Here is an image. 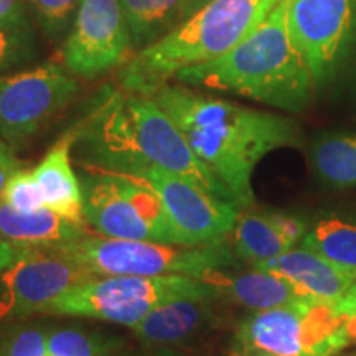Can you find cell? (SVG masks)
Returning <instances> with one entry per match:
<instances>
[{
  "label": "cell",
  "mask_w": 356,
  "mask_h": 356,
  "mask_svg": "<svg viewBox=\"0 0 356 356\" xmlns=\"http://www.w3.org/2000/svg\"><path fill=\"white\" fill-rule=\"evenodd\" d=\"M150 97L170 115L241 211L256 204L252 175L261 160L274 150L304 144L300 127L286 115L203 95L185 84L168 83Z\"/></svg>",
  "instance_id": "obj_1"
},
{
  "label": "cell",
  "mask_w": 356,
  "mask_h": 356,
  "mask_svg": "<svg viewBox=\"0 0 356 356\" xmlns=\"http://www.w3.org/2000/svg\"><path fill=\"white\" fill-rule=\"evenodd\" d=\"M88 170L137 175L157 165L234 203L233 197L193 152L188 140L154 97L108 89L81 122L74 142Z\"/></svg>",
  "instance_id": "obj_2"
},
{
  "label": "cell",
  "mask_w": 356,
  "mask_h": 356,
  "mask_svg": "<svg viewBox=\"0 0 356 356\" xmlns=\"http://www.w3.org/2000/svg\"><path fill=\"white\" fill-rule=\"evenodd\" d=\"M190 88L228 91L286 113L309 108L315 84L291 37L286 0L233 50L178 71L173 78Z\"/></svg>",
  "instance_id": "obj_3"
},
{
  "label": "cell",
  "mask_w": 356,
  "mask_h": 356,
  "mask_svg": "<svg viewBox=\"0 0 356 356\" xmlns=\"http://www.w3.org/2000/svg\"><path fill=\"white\" fill-rule=\"evenodd\" d=\"M280 0H208L159 42L134 53L119 70L126 92L154 96L178 71L216 60L259 26Z\"/></svg>",
  "instance_id": "obj_4"
},
{
  "label": "cell",
  "mask_w": 356,
  "mask_h": 356,
  "mask_svg": "<svg viewBox=\"0 0 356 356\" xmlns=\"http://www.w3.org/2000/svg\"><path fill=\"white\" fill-rule=\"evenodd\" d=\"M96 275H190L203 279L213 270L238 266L229 238L216 243L184 246L132 241L86 234L58 249Z\"/></svg>",
  "instance_id": "obj_5"
},
{
  "label": "cell",
  "mask_w": 356,
  "mask_h": 356,
  "mask_svg": "<svg viewBox=\"0 0 356 356\" xmlns=\"http://www.w3.org/2000/svg\"><path fill=\"white\" fill-rule=\"evenodd\" d=\"M177 299H213L215 292L190 275H97L51 300L40 315L95 318L132 328L155 307Z\"/></svg>",
  "instance_id": "obj_6"
},
{
  "label": "cell",
  "mask_w": 356,
  "mask_h": 356,
  "mask_svg": "<svg viewBox=\"0 0 356 356\" xmlns=\"http://www.w3.org/2000/svg\"><path fill=\"white\" fill-rule=\"evenodd\" d=\"M335 305L300 297L291 304L251 312L234 333V356H337L351 343Z\"/></svg>",
  "instance_id": "obj_7"
},
{
  "label": "cell",
  "mask_w": 356,
  "mask_h": 356,
  "mask_svg": "<svg viewBox=\"0 0 356 356\" xmlns=\"http://www.w3.org/2000/svg\"><path fill=\"white\" fill-rule=\"evenodd\" d=\"M79 181L84 220L99 236L184 244L155 191L139 178L88 170Z\"/></svg>",
  "instance_id": "obj_8"
},
{
  "label": "cell",
  "mask_w": 356,
  "mask_h": 356,
  "mask_svg": "<svg viewBox=\"0 0 356 356\" xmlns=\"http://www.w3.org/2000/svg\"><path fill=\"white\" fill-rule=\"evenodd\" d=\"M78 92L76 76L56 63L0 74V137L24 150Z\"/></svg>",
  "instance_id": "obj_9"
},
{
  "label": "cell",
  "mask_w": 356,
  "mask_h": 356,
  "mask_svg": "<svg viewBox=\"0 0 356 356\" xmlns=\"http://www.w3.org/2000/svg\"><path fill=\"white\" fill-rule=\"evenodd\" d=\"M291 37L315 88L332 81L356 40V0H286Z\"/></svg>",
  "instance_id": "obj_10"
},
{
  "label": "cell",
  "mask_w": 356,
  "mask_h": 356,
  "mask_svg": "<svg viewBox=\"0 0 356 356\" xmlns=\"http://www.w3.org/2000/svg\"><path fill=\"white\" fill-rule=\"evenodd\" d=\"M97 275L63 252L26 249L0 274V320H19L42 310L70 289Z\"/></svg>",
  "instance_id": "obj_11"
},
{
  "label": "cell",
  "mask_w": 356,
  "mask_h": 356,
  "mask_svg": "<svg viewBox=\"0 0 356 356\" xmlns=\"http://www.w3.org/2000/svg\"><path fill=\"white\" fill-rule=\"evenodd\" d=\"M131 32L119 0H81L61 47L63 66L73 76L92 79L126 63Z\"/></svg>",
  "instance_id": "obj_12"
},
{
  "label": "cell",
  "mask_w": 356,
  "mask_h": 356,
  "mask_svg": "<svg viewBox=\"0 0 356 356\" xmlns=\"http://www.w3.org/2000/svg\"><path fill=\"white\" fill-rule=\"evenodd\" d=\"M131 177L139 178L155 191L185 246L229 238L241 213L236 204L208 193L162 167L150 165Z\"/></svg>",
  "instance_id": "obj_13"
},
{
  "label": "cell",
  "mask_w": 356,
  "mask_h": 356,
  "mask_svg": "<svg viewBox=\"0 0 356 356\" xmlns=\"http://www.w3.org/2000/svg\"><path fill=\"white\" fill-rule=\"evenodd\" d=\"M307 225L300 218L282 211L239 213L229 243L238 259L248 266L274 259L289 249L299 246L307 233Z\"/></svg>",
  "instance_id": "obj_14"
},
{
  "label": "cell",
  "mask_w": 356,
  "mask_h": 356,
  "mask_svg": "<svg viewBox=\"0 0 356 356\" xmlns=\"http://www.w3.org/2000/svg\"><path fill=\"white\" fill-rule=\"evenodd\" d=\"M251 267L282 275L299 289L304 297L330 305H337L356 282L355 270L343 269L302 246L289 249L274 259Z\"/></svg>",
  "instance_id": "obj_15"
},
{
  "label": "cell",
  "mask_w": 356,
  "mask_h": 356,
  "mask_svg": "<svg viewBox=\"0 0 356 356\" xmlns=\"http://www.w3.org/2000/svg\"><path fill=\"white\" fill-rule=\"evenodd\" d=\"M202 280L213 289L216 300H228L251 312L274 309L304 297L282 275L251 266L249 269L233 266L213 270Z\"/></svg>",
  "instance_id": "obj_16"
},
{
  "label": "cell",
  "mask_w": 356,
  "mask_h": 356,
  "mask_svg": "<svg viewBox=\"0 0 356 356\" xmlns=\"http://www.w3.org/2000/svg\"><path fill=\"white\" fill-rule=\"evenodd\" d=\"M213 299H177L163 302L132 327L145 346L172 348L202 333L215 318Z\"/></svg>",
  "instance_id": "obj_17"
},
{
  "label": "cell",
  "mask_w": 356,
  "mask_h": 356,
  "mask_svg": "<svg viewBox=\"0 0 356 356\" xmlns=\"http://www.w3.org/2000/svg\"><path fill=\"white\" fill-rule=\"evenodd\" d=\"M76 139L78 124L68 129L51 145V149L33 168V177L42 188L44 208H50L66 220L88 225L83 211L81 181L71 165V150Z\"/></svg>",
  "instance_id": "obj_18"
},
{
  "label": "cell",
  "mask_w": 356,
  "mask_h": 356,
  "mask_svg": "<svg viewBox=\"0 0 356 356\" xmlns=\"http://www.w3.org/2000/svg\"><path fill=\"white\" fill-rule=\"evenodd\" d=\"M86 234V225L66 220L50 208L19 211L0 202V239L15 246L58 251Z\"/></svg>",
  "instance_id": "obj_19"
},
{
  "label": "cell",
  "mask_w": 356,
  "mask_h": 356,
  "mask_svg": "<svg viewBox=\"0 0 356 356\" xmlns=\"http://www.w3.org/2000/svg\"><path fill=\"white\" fill-rule=\"evenodd\" d=\"M208 0H119L129 32L132 53L159 42L186 19H190Z\"/></svg>",
  "instance_id": "obj_20"
},
{
  "label": "cell",
  "mask_w": 356,
  "mask_h": 356,
  "mask_svg": "<svg viewBox=\"0 0 356 356\" xmlns=\"http://www.w3.org/2000/svg\"><path fill=\"white\" fill-rule=\"evenodd\" d=\"M315 175L333 188H356V132H327L310 145Z\"/></svg>",
  "instance_id": "obj_21"
},
{
  "label": "cell",
  "mask_w": 356,
  "mask_h": 356,
  "mask_svg": "<svg viewBox=\"0 0 356 356\" xmlns=\"http://www.w3.org/2000/svg\"><path fill=\"white\" fill-rule=\"evenodd\" d=\"M299 246L356 273V222L325 218L307 229Z\"/></svg>",
  "instance_id": "obj_22"
},
{
  "label": "cell",
  "mask_w": 356,
  "mask_h": 356,
  "mask_svg": "<svg viewBox=\"0 0 356 356\" xmlns=\"http://www.w3.org/2000/svg\"><path fill=\"white\" fill-rule=\"evenodd\" d=\"M121 340L78 327L53 328L47 333L48 356H113Z\"/></svg>",
  "instance_id": "obj_23"
},
{
  "label": "cell",
  "mask_w": 356,
  "mask_h": 356,
  "mask_svg": "<svg viewBox=\"0 0 356 356\" xmlns=\"http://www.w3.org/2000/svg\"><path fill=\"white\" fill-rule=\"evenodd\" d=\"M40 56V43L33 25L0 22V74L13 73L33 65Z\"/></svg>",
  "instance_id": "obj_24"
},
{
  "label": "cell",
  "mask_w": 356,
  "mask_h": 356,
  "mask_svg": "<svg viewBox=\"0 0 356 356\" xmlns=\"http://www.w3.org/2000/svg\"><path fill=\"white\" fill-rule=\"evenodd\" d=\"M30 17L43 37L58 42L68 35L81 0H25Z\"/></svg>",
  "instance_id": "obj_25"
},
{
  "label": "cell",
  "mask_w": 356,
  "mask_h": 356,
  "mask_svg": "<svg viewBox=\"0 0 356 356\" xmlns=\"http://www.w3.org/2000/svg\"><path fill=\"white\" fill-rule=\"evenodd\" d=\"M48 328L15 323L0 338V356H47Z\"/></svg>",
  "instance_id": "obj_26"
},
{
  "label": "cell",
  "mask_w": 356,
  "mask_h": 356,
  "mask_svg": "<svg viewBox=\"0 0 356 356\" xmlns=\"http://www.w3.org/2000/svg\"><path fill=\"white\" fill-rule=\"evenodd\" d=\"M2 203L19 211H35L44 208V198L33 170L20 168L8 178L6 188L2 191Z\"/></svg>",
  "instance_id": "obj_27"
},
{
  "label": "cell",
  "mask_w": 356,
  "mask_h": 356,
  "mask_svg": "<svg viewBox=\"0 0 356 356\" xmlns=\"http://www.w3.org/2000/svg\"><path fill=\"white\" fill-rule=\"evenodd\" d=\"M0 22L15 25H33L25 0H0Z\"/></svg>",
  "instance_id": "obj_28"
},
{
  "label": "cell",
  "mask_w": 356,
  "mask_h": 356,
  "mask_svg": "<svg viewBox=\"0 0 356 356\" xmlns=\"http://www.w3.org/2000/svg\"><path fill=\"white\" fill-rule=\"evenodd\" d=\"M20 168L22 165L19 159L15 157V150L0 137V202H2V191L6 188L8 178Z\"/></svg>",
  "instance_id": "obj_29"
},
{
  "label": "cell",
  "mask_w": 356,
  "mask_h": 356,
  "mask_svg": "<svg viewBox=\"0 0 356 356\" xmlns=\"http://www.w3.org/2000/svg\"><path fill=\"white\" fill-rule=\"evenodd\" d=\"M335 307L341 314V317L345 318L351 340L356 341V282L350 287V291L345 293L343 299L338 302Z\"/></svg>",
  "instance_id": "obj_30"
},
{
  "label": "cell",
  "mask_w": 356,
  "mask_h": 356,
  "mask_svg": "<svg viewBox=\"0 0 356 356\" xmlns=\"http://www.w3.org/2000/svg\"><path fill=\"white\" fill-rule=\"evenodd\" d=\"M26 251V248L15 246V244L0 239V274L10 267Z\"/></svg>",
  "instance_id": "obj_31"
},
{
  "label": "cell",
  "mask_w": 356,
  "mask_h": 356,
  "mask_svg": "<svg viewBox=\"0 0 356 356\" xmlns=\"http://www.w3.org/2000/svg\"><path fill=\"white\" fill-rule=\"evenodd\" d=\"M154 356H184V355H180L178 351L172 350V348H165V350L159 351V353H155Z\"/></svg>",
  "instance_id": "obj_32"
},
{
  "label": "cell",
  "mask_w": 356,
  "mask_h": 356,
  "mask_svg": "<svg viewBox=\"0 0 356 356\" xmlns=\"http://www.w3.org/2000/svg\"><path fill=\"white\" fill-rule=\"evenodd\" d=\"M248 356H275V355H270V353H262V351H259V353H251Z\"/></svg>",
  "instance_id": "obj_33"
},
{
  "label": "cell",
  "mask_w": 356,
  "mask_h": 356,
  "mask_svg": "<svg viewBox=\"0 0 356 356\" xmlns=\"http://www.w3.org/2000/svg\"><path fill=\"white\" fill-rule=\"evenodd\" d=\"M47 356H48V355H47Z\"/></svg>",
  "instance_id": "obj_34"
}]
</instances>
